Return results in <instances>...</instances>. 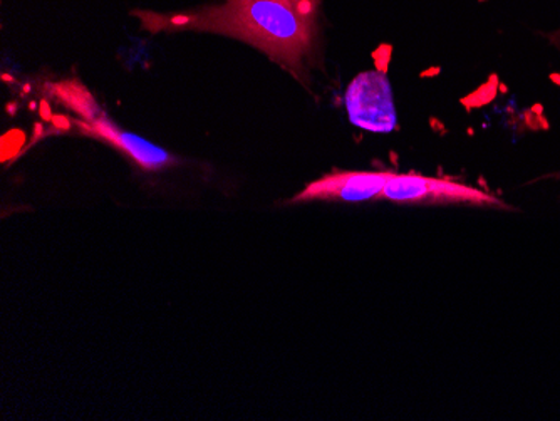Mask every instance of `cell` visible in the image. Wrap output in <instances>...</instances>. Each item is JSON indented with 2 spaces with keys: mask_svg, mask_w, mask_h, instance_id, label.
I'll return each instance as SVG.
<instances>
[{
  "mask_svg": "<svg viewBox=\"0 0 560 421\" xmlns=\"http://www.w3.org/2000/svg\"><path fill=\"white\" fill-rule=\"evenodd\" d=\"M153 31H209L259 47L302 78L319 34L320 0H226L225 5L166 15L137 12Z\"/></svg>",
  "mask_w": 560,
  "mask_h": 421,
  "instance_id": "obj_1",
  "label": "cell"
},
{
  "mask_svg": "<svg viewBox=\"0 0 560 421\" xmlns=\"http://www.w3.org/2000/svg\"><path fill=\"white\" fill-rule=\"evenodd\" d=\"M377 200L401 203V206H470L509 209L503 200L495 195L478 190L470 185L448 178H433L405 173L389 178Z\"/></svg>",
  "mask_w": 560,
  "mask_h": 421,
  "instance_id": "obj_2",
  "label": "cell"
},
{
  "mask_svg": "<svg viewBox=\"0 0 560 421\" xmlns=\"http://www.w3.org/2000/svg\"><path fill=\"white\" fill-rule=\"evenodd\" d=\"M346 109L354 127L392 133L396 128V108L385 72L366 71L355 77L346 91Z\"/></svg>",
  "mask_w": 560,
  "mask_h": 421,
  "instance_id": "obj_3",
  "label": "cell"
},
{
  "mask_svg": "<svg viewBox=\"0 0 560 421\" xmlns=\"http://www.w3.org/2000/svg\"><path fill=\"white\" fill-rule=\"evenodd\" d=\"M393 173L389 172H345L327 175L307 185L292 202H348L360 203L377 200L381 191L388 184Z\"/></svg>",
  "mask_w": 560,
  "mask_h": 421,
  "instance_id": "obj_4",
  "label": "cell"
},
{
  "mask_svg": "<svg viewBox=\"0 0 560 421\" xmlns=\"http://www.w3.org/2000/svg\"><path fill=\"white\" fill-rule=\"evenodd\" d=\"M78 127L88 137L100 138L112 147L118 148L119 152L130 156L141 168L162 169L175 162V159L163 148L155 147L137 135L119 130L106 116L101 115L93 121H78Z\"/></svg>",
  "mask_w": 560,
  "mask_h": 421,
  "instance_id": "obj_5",
  "label": "cell"
},
{
  "mask_svg": "<svg viewBox=\"0 0 560 421\" xmlns=\"http://www.w3.org/2000/svg\"><path fill=\"white\" fill-rule=\"evenodd\" d=\"M52 93L66 108L83 116L84 121L100 118V106L94 103L93 96L81 84L65 81V83L55 84Z\"/></svg>",
  "mask_w": 560,
  "mask_h": 421,
  "instance_id": "obj_6",
  "label": "cell"
},
{
  "mask_svg": "<svg viewBox=\"0 0 560 421\" xmlns=\"http://www.w3.org/2000/svg\"><path fill=\"white\" fill-rule=\"evenodd\" d=\"M557 178H560V173H559V175H557Z\"/></svg>",
  "mask_w": 560,
  "mask_h": 421,
  "instance_id": "obj_7",
  "label": "cell"
}]
</instances>
